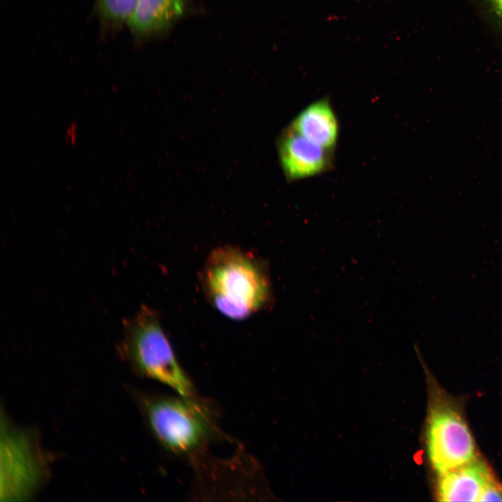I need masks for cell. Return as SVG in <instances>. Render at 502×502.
I'll return each instance as SVG.
<instances>
[{
	"mask_svg": "<svg viewBox=\"0 0 502 502\" xmlns=\"http://www.w3.org/2000/svg\"><path fill=\"white\" fill-rule=\"evenodd\" d=\"M201 284L212 305L233 320L245 319L273 301L266 264L231 245L218 247L210 253L201 271Z\"/></svg>",
	"mask_w": 502,
	"mask_h": 502,
	"instance_id": "cell-1",
	"label": "cell"
},
{
	"mask_svg": "<svg viewBox=\"0 0 502 502\" xmlns=\"http://www.w3.org/2000/svg\"><path fill=\"white\" fill-rule=\"evenodd\" d=\"M140 401L151 433L174 454L195 456L218 434L214 409L196 395H144Z\"/></svg>",
	"mask_w": 502,
	"mask_h": 502,
	"instance_id": "cell-2",
	"label": "cell"
},
{
	"mask_svg": "<svg viewBox=\"0 0 502 502\" xmlns=\"http://www.w3.org/2000/svg\"><path fill=\"white\" fill-rule=\"evenodd\" d=\"M121 356L140 376L158 381L177 394L195 396L194 386L178 362L158 314L143 306L124 324Z\"/></svg>",
	"mask_w": 502,
	"mask_h": 502,
	"instance_id": "cell-3",
	"label": "cell"
},
{
	"mask_svg": "<svg viewBox=\"0 0 502 502\" xmlns=\"http://www.w3.org/2000/svg\"><path fill=\"white\" fill-rule=\"evenodd\" d=\"M426 445L430 464L438 475L477 457L462 409L434 383L429 388Z\"/></svg>",
	"mask_w": 502,
	"mask_h": 502,
	"instance_id": "cell-4",
	"label": "cell"
},
{
	"mask_svg": "<svg viewBox=\"0 0 502 502\" xmlns=\"http://www.w3.org/2000/svg\"><path fill=\"white\" fill-rule=\"evenodd\" d=\"M33 441L25 432L1 423V501L22 500L42 481L44 464Z\"/></svg>",
	"mask_w": 502,
	"mask_h": 502,
	"instance_id": "cell-5",
	"label": "cell"
},
{
	"mask_svg": "<svg viewBox=\"0 0 502 502\" xmlns=\"http://www.w3.org/2000/svg\"><path fill=\"white\" fill-rule=\"evenodd\" d=\"M278 146L282 167L290 180L314 176L332 167L334 150L313 143L290 127L281 135Z\"/></svg>",
	"mask_w": 502,
	"mask_h": 502,
	"instance_id": "cell-6",
	"label": "cell"
},
{
	"mask_svg": "<svg viewBox=\"0 0 502 502\" xmlns=\"http://www.w3.org/2000/svg\"><path fill=\"white\" fill-rule=\"evenodd\" d=\"M193 0H137L127 24L139 41L167 33L190 10Z\"/></svg>",
	"mask_w": 502,
	"mask_h": 502,
	"instance_id": "cell-7",
	"label": "cell"
},
{
	"mask_svg": "<svg viewBox=\"0 0 502 502\" xmlns=\"http://www.w3.org/2000/svg\"><path fill=\"white\" fill-rule=\"evenodd\" d=\"M494 478L487 464L476 457L439 474L436 496L441 501H480L485 487Z\"/></svg>",
	"mask_w": 502,
	"mask_h": 502,
	"instance_id": "cell-8",
	"label": "cell"
},
{
	"mask_svg": "<svg viewBox=\"0 0 502 502\" xmlns=\"http://www.w3.org/2000/svg\"><path fill=\"white\" fill-rule=\"evenodd\" d=\"M308 140L334 150L339 135V123L328 100L322 98L306 107L289 126Z\"/></svg>",
	"mask_w": 502,
	"mask_h": 502,
	"instance_id": "cell-9",
	"label": "cell"
},
{
	"mask_svg": "<svg viewBox=\"0 0 502 502\" xmlns=\"http://www.w3.org/2000/svg\"><path fill=\"white\" fill-rule=\"evenodd\" d=\"M137 0H95L94 8L102 27L116 29L127 24Z\"/></svg>",
	"mask_w": 502,
	"mask_h": 502,
	"instance_id": "cell-10",
	"label": "cell"
},
{
	"mask_svg": "<svg viewBox=\"0 0 502 502\" xmlns=\"http://www.w3.org/2000/svg\"><path fill=\"white\" fill-rule=\"evenodd\" d=\"M480 501H502V485L496 478L487 485Z\"/></svg>",
	"mask_w": 502,
	"mask_h": 502,
	"instance_id": "cell-11",
	"label": "cell"
},
{
	"mask_svg": "<svg viewBox=\"0 0 502 502\" xmlns=\"http://www.w3.org/2000/svg\"><path fill=\"white\" fill-rule=\"evenodd\" d=\"M78 127L75 121L70 122L66 128L64 138L66 143L70 146H75L77 142Z\"/></svg>",
	"mask_w": 502,
	"mask_h": 502,
	"instance_id": "cell-12",
	"label": "cell"
},
{
	"mask_svg": "<svg viewBox=\"0 0 502 502\" xmlns=\"http://www.w3.org/2000/svg\"><path fill=\"white\" fill-rule=\"evenodd\" d=\"M497 14L502 18V0H490Z\"/></svg>",
	"mask_w": 502,
	"mask_h": 502,
	"instance_id": "cell-13",
	"label": "cell"
}]
</instances>
